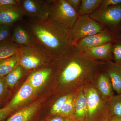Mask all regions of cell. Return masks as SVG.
<instances>
[{"instance_id":"cell-1","label":"cell","mask_w":121,"mask_h":121,"mask_svg":"<svg viewBox=\"0 0 121 121\" xmlns=\"http://www.w3.org/2000/svg\"><path fill=\"white\" fill-rule=\"evenodd\" d=\"M55 73L59 85L70 93L92 83L95 76L105 62L88 58L82 54L73 53L55 60Z\"/></svg>"},{"instance_id":"cell-2","label":"cell","mask_w":121,"mask_h":121,"mask_svg":"<svg viewBox=\"0 0 121 121\" xmlns=\"http://www.w3.org/2000/svg\"><path fill=\"white\" fill-rule=\"evenodd\" d=\"M29 29L36 42L48 56L56 60L68 54L77 53L70 38V29L48 19L29 20Z\"/></svg>"},{"instance_id":"cell-3","label":"cell","mask_w":121,"mask_h":121,"mask_svg":"<svg viewBox=\"0 0 121 121\" xmlns=\"http://www.w3.org/2000/svg\"><path fill=\"white\" fill-rule=\"evenodd\" d=\"M44 6L48 19L65 25L69 29L79 17L67 0H44Z\"/></svg>"},{"instance_id":"cell-4","label":"cell","mask_w":121,"mask_h":121,"mask_svg":"<svg viewBox=\"0 0 121 121\" xmlns=\"http://www.w3.org/2000/svg\"><path fill=\"white\" fill-rule=\"evenodd\" d=\"M19 65L26 70H36L51 60L37 43L28 46H19L17 53Z\"/></svg>"},{"instance_id":"cell-5","label":"cell","mask_w":121,"mask_h":121,"mask_svg":"<svg viewBox=\"0 0 121 121\" xmlns=\"http://www.w3.org/2000/svg\"><path fill=\"white\" fill-rule=\"evenodd\" d=\"M90 16L116 37L121 36V3L97 9Z\"/></svg>"},{"instance_id":"cell-6","label":"cell","mask_w":121,"mask_h":121,"mask_svg":"<svg viewBox=\"0 0 121 121\" xmlns=\"http://www.w3.org/2000/svg\"><path fill=\"white\" fill-rule=\"evenodd\" d=\"M104 29V27L90 15L79 16L70 29L72 43L74 45L81 39L96 34Z\"/></svg>"},{"instance_id":"cell-7","label":"cell","mask_w":121,"mask_h":121,"mask_svg":"<svg viewBox=\"0 0 121 121\" xmlns=\"http://www.w3.org/2000/svg\"><path fill=\"white\" fill-rule=\"evenodd\" d=\"M87 101V114L86 121H92L98 117H105L107 102L103 99L92 83L85 87Z\"/></svg>"},{"instance_id":"cell-8","label":"cell","mask_w":121,"mask_h":121,"mask_svg":"<svg viewBox=\"0 0 121 121\" xmlns=\"http://www.w3.org/2000/svg\"><path fill=\"white\" fill-rule=\"evenodd\" d=\"M117 37L105 29L99 32L79 40L74 46L76 52L83 54L87 50L109 43H113Z\"/></svg>"},{"instance_id":"cell-9","label":"cell","mask_w":121,"mask_h":121,"mask_svg":"<svg viewBox=\"0 0 121 121\" xmlns=\"http://www.w3.org/2000/svg\"><path fill=\"white\" fill-rule=\"evenodd\" d=\"M19 6L25 16L29 20L41 21L48 18V13L44 6V0H20Z\"/></svg>"},{"instance_id":"cell-10","label":"cell","mask_w":121,"mask_h":121,"mask_svg":"<svg viewBox=\"0 0 121 121\" xmlns=\"http://www.w3.org/2000/svg\"><path fill=\"white\" fill-rule=\"evenodd\" d=\"M92 84L106 102L114 95L110 78L102 66L95 75Z\"/></svg>"},{"instance_id":"cell-11","label":"cell","mask_w":121,"mask_h":121,"mask_svg":"<svg viewBox=\"0 0 121 121\" xmlns=\"http://www.w3.org/2000/svg\"><path fill=\"white\" fill-rule=\"evenodd\" d=\"M55 61L50 66L35 70L28 76L27 81L36 91L39 90L45 82L55 73Z\"/></svg>"},{"instance_id":"cell-12","label":"cell","mask_w":121,"mask_h":121,"mask_svg":"<svg viewBox=\"0 0 121 121\" xmlns=\"http://www.w3.org/2000/svg\"><path fill=\"white\" fill-rule=\"evenodd\" d=\"M112 43H109L91 48L82 54L88 58L95 61L103 62L113 61Z\"/></svg>"},{"instance_id":"cell-13","label":"cell","mask_w":121,"mask_h":121,"mask_svg":"<svg viewBox=\"0 0 121 121\" xmlns=\"http://www.w3.org/2000/svg\"><path fill=\"white\" fill-rule=\"evenodd\" d=\"M85 87L77 91L75 98L74 112L71 117L77 121L85 120L87 114V101Z\"/></svg>"},{"instance_id":"cell-14","label":"cell","mask_w":121,"mask_h":121,"mask_svg":"<svg viewBox=\"0 0 121 121\" xmlns=\"http://www.w3.org/2000/svg\"><path fill=\"white\" fill-rule=\"evenodd\" d=\"M11 39L19 46H28L37 43L30 29L29 30L20 25L13 28Z\"/></svg>"},{"instance_id":"cell-15","label":"cell","mask_w":121,"mask_h":121,"mask_svg":"<svg viewBox=\"0 0 121 121\" xmlns=\"http://www.w3.org/2000/svg\"><path fill=\"white\" fill-rule=\"evenodd\" d=\"M109 77L114 91L117 94H121V66L113 61L105 62L102 66Z\"/></svg>"},{"instance_id":"cell-16","label":"cell","mask_w":121,"mask_h":121,"mask_svg":"<svg viewBox=\"0 0 121 121\" xmlns=\"http://www.w3.org/2000/svg\"><path fill=\"white\" fill-rule=\"evenodd\" d=\"M25 16L19 5L0 9V24L11 26L21 20Z\"/></svg>"},{"instance_id":"cell-17","label":"cell","mask_w":121,"mask_h":121,"mask_svg":"<svg viewBox=\"0 0 121 121\" xmlns=\"http://www.w3.org/2000/svg\"><path fill=\"white\" fill-rule=\"evenodd\" d=\"M36 91L27 81L20 88L7 106L11 110L28 101Z\"/></svg>"},{"instance_id":"cell-18","label":"cell","mask_w":121,"mask_h":121,"mask_svg":"<svg viewBox=\"0 0 121 121\" xmlns=\"http://www.w3.org/2000/svg\"><path fill=\"white\" fill-rule=\"evenodd\" d=\"M39 103H35L23 108L12 115L6 121H30L39 108Z\"/></svg>"},{"instance_id":"cell-19","label":"cell","mask_w":121,"mask_h":121,"mask_svg":"<svg viewBox=\"0 0 121 121\" xmlns=\"http://www.w3.org/2000/svg\"><path fill=\"white\" fill-rule=\"evenodd\" d=\"M105 116L121 117V94L114 95L107 102Z\"/></svg>"},{"instance_id":"cell-20","label":"cell","mask_w":121,"mask_h":121,"mask_svg":"<svg viewBox=\"0 0 121 121\" xmlns=\"http://www.w3.org/2000/svg\"><path fill=\"white\" fill-rule=\"evenodd\" d=\"M19 46L9 39L0 42V60L7 58L17 54Z\"/></svg>"},{"instance_id":"cell-21","label":"cell","mask_w":121,"mask_h":121,"mask_svg":"<svg viewBox=\"0 0 121 121\" xmlns=\"http://www.w3.org/2000/svg\"><path fill=\"white\" fill-rule=\"evenodd\" d=\"M19 65L17 54L7 58L0 60V78H4Z\"/></svg>"},{"instance_id":"cell-22","label":"cell","mask_w":121,"mask_h":121,"mask_svg":"<svg viewBox=\"0 0 121 121\" xmlns=\"http://www.w3.org/2000/svg\"><path fill=\"white\" fill-rule=\"evenodd\" d=\"M25 70H26L20 65H17L4 78L5 87H13L23 75Z\"/></svg>"},{"instance_id":"cell-23","label":"cell","mask_w":121,"mask_h":121,"mask_svg":"<svg viewBox=\"0 0 121 121\" xmlns=\"http://www.w3.org/2000/svg\"><path fill=\"white\" fill-rule=\"evenodd\" d=\"M102 0H82L78 12L79 16L90 15L98 9Z\"/></svg>"},{"instance_id":"cell-24","label":"cell","mask_w":121,"mask_h":121,"mask_svg":"<svg viewBox=\"0 0 121 121\" xmlns=\"http://www.w3.org/2000/svg\"><path fill=\"white\" fill-rule=\"evenodd\" d=\"M76 93L72 95L64 103L60 111L59 116L63 117H71L74 112V102Z\"/></svg>"},{"instance_id":"cell-25","label":"cell","mask_w":121,"mask_h":121,"mask_svg":"<svg viewBox=\"0 0 121 121\" xmlns=\"http://www.w3.org/2000/svg\"><path fill=\"white\" fill-rule=\"evenodd\" d=\"M113 61L121 66V36L117 37L112 47Z\"/></svg>"},{"instance_id":"cell-26","label":"cell","mask_w":121,"mask_h":121,"mask_svg":"<svg viewBox=\"0 0 121 121\" xmlns=\"http://www.w3.org/2000/svg\"><path fill=\"white\" fill-rule=\"evenodd\" d=\"M76 93L65 94L59 98L52 105L51 110V113L53 115H58L60 108L63 104L72 95Z\"/></svg>"},{"instance_id":"cell-27","label":"cell","mask_w":121,"mask_h":121,"mask_svg":"<svg viewBox=\"0 0 121 121\" xmlns=\"http://www.w3.org/2000/svg\"><path fill=\"white\" fill-rule=\"evenodd\" d=\"M11 32V26L0 24V42L9 39Z\"/></svg>"},{"instance_id":"cell-28","label":"cell","mask_w":121,"mask_h":121,"mask_svg":"<svg viewBox=\"0 0 121 121\" xmlns=\"http://www.w3.org/2000/svg\"><path fill=\"white\" fill-rule=\"evenodd\" d=\"M20 0H0V9L19 5Z\"/></svg>"},{"instance_id":"cell-29","label":"cell","mask_w":121,"mask_h":121,"mask_svg":"<svg viewBox=\"0 0 121 121\" xmlns=\"http://www.w3.org/2000/svg\"><path fill=\"white\" fill-rule=\"evenodd\" d=\"M121 3V0H102L98 9H104Z\"/></svg>"},{"instance_id":"cell-30","label":"cell","mask_w":121,"mask_h":121,"mask_svg":"<svg viewBox=\"0 0 121 121\" xmlns=\"http://www.w3.org/2000/svg\"><path fill=\"white\" fill-rule=\"evenodd\" d=\"M67 1L71 7L78 13L80 8L82 0H67Z\"/></svg>"},{"instance_id":"cell-31","label":"cell","mask_w":121,"mask_h":121,"mask_svg":"<svg viewBox=\"0 0 121 121\" xmlns=\"http://www.w3.org/2000/svg\"><path fill=\"white\" fill-rule=\"evenodd\" d=\"M12 111L7 106L0 109V121L5 118Z\"/></svg>"},{"instance_id":"cell-32","label":"cell","mask_w":121,"mask_h":121,"mask_svg":"<svg viewBox=\"0 0 121 121\" xmlns=\"http://www.w3.org/2000/svg\"><path fill=\"white\" fill-rule=\"evenodd\" d=\"M5 87L4 78H0V98L4 93Z\"/></svg>"},{"instance_id":"cell-33","label":"cell","mask_w":121,"mask_h":121,"mask_svg":"<svg viewBox=\"0 0 121 121\" xmlns=\"http://www.w3.org/2000/svg\"><path fill=\"white\" fill-rule=\"evenodd\" d=\"M62 117H55L51 119L49 121H71L74 119L72 118H71L70 119H65Z\"/></svg>"},{"instance_id":"cell-34","label":"cell","mask_w":121,"mask_h":121,"mask_svg":"<svg viewBox=\"0 0 121 121\" xmlns=\"http://www.w3.org/2000/svg\"><path fill=\"white\" fill-rule=\"evenodd\" d=\"M109 121H121V117H112L109 118Z\"/></svg>"},{"instance_id":"cell-35","label":"cell","mask_w":121,"mask_h":121,"mask_svg":"<svg viewBox=\"0 0 121 121\" xmlns=\"http://www.w3.org/2000/svg\"><path fill=\"white\" fill-rule=\"evenodd\" d=\"M109 118L108 117H107V116H105L104 117V118L101 121H109Z\"/></svg>"},{"instance_id":"cell-36","label":"cell","mask_w":121,"mask_h":121,"mask_svg":"<svg viewBox=\"0 0 121 121\" xmlns=\"http://www.w3.org/2000/svg\"><path fill=\"white\" fill-rule=\"evenodd\" d=\"M71 121H75V120H74V119H73V120H72Z\"/></svg>"}]
</instances>
